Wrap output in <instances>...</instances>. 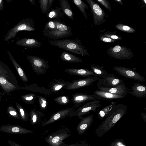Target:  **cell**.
I'll list each match as a JSON object with an SVG mask.
<instances>
[{
    "label": "cell",
    "instance_id": "cell-9",
    "mask_svg": "<svg viewBox=\"0 0 146 146\" xmlns=\"http://www.w3.org/2000/svg\"><path fill=\"white\" fill-rule=\"evenodd\" d=\"M112 67L114 70L121 76L141 82L145 81L144 77L133 69L121 66H113Z\"/></svg>",
    "mask_w": 146,
    "mask_h": 146
},
{
    "label": "cell",
    "instance_id": "cell-33",
    "mask_svg": "<svg viewBox=\"0 0 146 146\" xmlns=\"http://www.w3.org/2000/svg\"><path fill=\"white\" fill-rule=\"evenodd\" d=\"M15 105L19 112L20 119L23 121H28L29 115L26 111L19 103H16Z\"/></svg>",
    "mask_w": 146,
    "mask_h": 146
},
{
    "label": "cell",
    "instance_id": "cell-45",
    "mask_svg": "<svg viewBox=\"0 0 146 146\" xmlns=\"http://www.w3.org/2000/svg\"><path fill=\"white\" fill-rule=\"evenodd\" d=\"M7 142L11 146H23L20 145L15 142L8 139H7Z\"/></svg>",
    "mask_w": 146,
    "mask_h": 146
},
{
    "label": "cell",
    "instance_id": "cell-13",
    "mask_svg": "<svg viewBox=\"0 0 146 146\" xmlns=\"http://www.w3.org/2000/svg\"><path fill=\"white\" fill-rule=\"evenodd\" d=\"M42 34L44 36L55 40L68 38L71 36L73 33L71 30L64 31L58 29L54 31L43 29Z\"/></svg>",
    "mask_w": 146,
    "mask_h": 146
},
{
    "label": "cell",
    "instance_id": "cell-35",
    "mask_svg": "<svg viewBox=\"0 0 146 146\" xmlns=\"http://www.w3.org/2000/svg\"><path fill=\"white\" fill-rule=\"evenodd\" d=\"M7 114L10 117L16 119H20L19 113L12 106H9L7 108Z\"/></svg>",
    "mask_w": 146,
    "mask_h": 146
},
{
    "label": "cell",
    "instance_id": "cell-3",
    "mask_svg": "<svg viewBox=\"0 0 146 146\" xmlns=\"http://www.w3.org/2000/svg\"><path fill=\"white\" fill-rule=\"evenodd\" d=\"M36 31L33 20L30 18L24 19L19 21L15 25L10 29L4 36V40L7 42L16 36L18 32L20 31Z\"/></svg>",
    "mask_w": 146,
    "mask_h": 146
},
{
    "label": "cell",
    "instance_id": "cell-4",
    "mask_svg": "<svg viewBox=\"0 0 146 146\" xmlns=\"http://www.w3.org/2000/svg\"><path fill=\"white\" fill-rule=\"evenodd\" d=\"M71 135L70 130L66 128L51 133L45 139L44 141L51 146H60L63 144V141Z\"/></svg>",
    "mask_w": 146,
    "mask_h": 146
},
{
    "label": "cell",
    "instance_id": "cell-53",
    "mask_svg": "<svg viewBox=\"0 0 146 146\" xmlns=\"http://www.w3.org/2000/svg\"><path fill=\"white\" fill-rule=\"evenodd\" d=\"M1 93L0 92V95H1Z\"/></svg>",
    "mask_w": 146,
    "mask_h": 146
},
{
    "label": "cell",
    "instance_id": "cell-16",
    "mask_svg": "<svg viewBox=\"0 0 146 146\" xmlns=\"http://www.w3.org/2000/svg\"><path fill=\"white\" fill-rule=\"evenodd\" d=\"M0 75L5 77L9 82L17 86H19L16 77L8 66L0 60Z\"/></svg>",
    "mask_w": 146,
    "mask_h": 146
},
{
    "label": "cell",
    "instance_id": "cell-30",
    "mask_svg": "<svg viewBox=\"0 0 146 146\" xmlns=\"http://www.w3.org/2000/svg\"><path fill=\"white\" fill-rule=\"evenodd\" d=\"M54 0H40L39 6L41 11L44 14H46L50 9Z\"/></svg>",
    "mask_w": 146,
    "mask_h": 146
},
{
    "label": "cell",
    "instance_id": "cell-34",
    "mask_svg": "<svg viewBox=\"0 0 146 146\" xmlns=\"http://www.w3.org/2000/svg\"><path fill=\"white\" fill-rule=\"evenodd\" d=\"M115 27L116 28L121 31L128 33H133L135 30L133 27L121 23L116 25Z\"/></svg>",
    "mask_w": 146,
    "mask_h": 146
},
{
    "label": "cell",
    "instance_id": "cell-12",
    "mask_svg": "<svg viewBox=\"0 0 146 146\" xmlns=\"http://www.w3.org/2000/svg\"><path fill=\"white\" fill-rule=\"evenodd\" d=\"M0 131L15 134H26L33 133L34 131L27 129L21 126L15 124H7L0 127Z\"/></svg>",
    "mask_w": 146,
    "mask_h": 146
},
{
    "label": "cell",
    "instance_id": "cell-40",
    "mask_svg": "<svg viewBox=\"0 0 146 146\" xmlns=\"http://www.w3.org/2000/svg\"><path fill=\"white\" fill-rule=\"evenodd\" d=\"M97 1L100 4L104 6L109 11L111 10V7L110 4L107 0H97Z\"/></svg>",
    "mask_w": 146,
    "mask_h": 146
},
{
    "label": "cell",
    "instance_id": "cell-6",
    "mask_svg": "<svg viewBox=\"0 0 146 146\" xmlns=\"http://www.w3.org/2000/svg\"><path fill=\"white\" fill-rule=\"evenodd\" d=\"M107 51L108 55L119 60L130 59L133 56V53L130 49L125 46L119 45L111 47Z\"/></svg>",
    "mask_w": 146,
    "mask_h": 146
},
{
    "label": "cell",
    "instance_id": "cell-27",
    "mask_svg": "<svg viewBox=\"0 0 146 146\" xmlns=\"http://www.w3.org/2000/svg\"><path fill=\"white\" fill-rule=\"evenodd\" d=\"M60 58L63 61L71 63H78L83 62L82 60L78 57L66 51L62 53Z\"/></svg>",
    "mask_w": 146,
    "mask_h": 146
},
{
    "label": "cell",
    "instance_id": "cell-37",
    "mask_svg": "<svg viewBox=\"0 0 146 146\" xmlns=\"http://www.w3.org/2000/svg\"><path fill=\"white\" fill-rule=\"evenodd\" d=\"M35 96L34 94H28L22 95L21 98L23 102L28 104H33Z\"/></svg>",
    "mask_w": 146,
    "mask_h": 146
},
{
    "label": "cell",
    "instance_id": "cell-25",
    "mask_svg": "<svg viewBox=\"0 0 146 146\" xmlns=\"http://www.w3.org/2000/svg\"><path fill=\"white\" fill-rule=\"evenodd\" d=\"M7 52L9 55V58L22 81L24 82H28L29 80L27 76L23 70L15 60L12 54L8 51H7Z\"/></svg>",
    "mask_w": 146,
    "mask_h": 146
},
{
    "label": "cell",
    "instance_id": "cell-32",
    "mask_svg": "<svg viewBox=\"0 0 146 146\" xmlns=\"http://www.w3.org/2000/svg\"><path fill=\"white\" fill-rule=\"evenodd\" d=\"M72 1L83 14L85 19H87L85 10L86 9H89V7L81 0H72Z\"/></svg>",
    "mask_w": 146,
    "mask_h": 146
},
{
    "label": "cell",
    "instance_id": "cell-19",
    "mask_svg": "<svg viewBox=\"0 0 146 146\" xmlns=\"http://www.w3.org/2000/svg\"><path fill=\"white\" fill-rule=\"evenodd\" d=\"M64 72L71 75L78 76L82 77L98 76L91 70L86 69L68 68Z\"/></svg>",
    "mask_w": 146,
    "mask_h": 146
},
{
    "label": "cell",
    "instance_id": "cell-5",
    "mask_svg": "<svg viewBox=\"0 0 146 146\" xmlns=\"http://www.w3.org/2000/svg\"><path fill=\"white\" fill-rule=\"evenodd\" d=\"M100 103V100L98 99L87 102L75 111L71 112L69 115L70 117L76 116L80 119L83 117V115L91 111L96 112L97 108L102 106Z\"/></svg>",
    "mask_w": 146,
    "mask_h": 146
},
{
    "label": "cell",
    "instance_id": "cell-44",
    "mask_svg": "<svg viewBox=\"0 0 146 146\" xmlns=\"http://www.w3.org/2000/svg\"><path fill=\"white\" fill-rule=\"evenodd\" d=\"M40 99H39L41 106L42 108H44L46 106V101L43 99L42 97H39Z\"/></svg>",
    "mask_w": 146,
    "mask_h": 146
},
{
    "label": "cell",
    "instance_id": "cell-2",
    "mask_svg": "<svg viewBox=\"0 0 146 146\" xmlns=\"http://www.w3.org/2000/svg\"><path fill=\"white\" fill-rule=\"evenodd\" d=\"M49 42L52 45L76 54L89 55L87 50L83 46L81 41L78 39L50 40Z\"/></svg>",
    "mask_w": 146,
    "mask_h": 146
},
{
    "label": "cell",
    "instance_id": "cell-29",
    "mask_svg": "<svg viewBox=\"0 0 146 146\" xmlns=\"http://www.w3.org/2000/svg\"><path fill=\"white\" fill-rule=\"evenodd\" d=\"M90 67L91 70L98 77L104 78L108 74L102 66L93 64L90 65Z\"/></svg>",
    "mask_w": 146,
    "mask_h": 146
},
{
    "label": "cell",
    "instance_id": "cell-15",
    "mask_svg": "<svg viewBox=\"0 0 146 146\" xmlns=\"http://www.w3.org/2000/svg\"><path fill=\"white\" fill-rule=\"evenodd\" d=\"M74 109L72 107L68 108L59 111L53 115L48 120L42 123L41 126H45L65 118L73 111Z\"/></svg>",
    "mask_w": 146,
    "mask_h": 146
},
{
    "label": "cell",
    "instance_id": "cell-49",
    "mask_svg": "<svg viewBox=\"0 0 146 146\" xmlns=\"http://www.w3.org/2000/svg\"><path fill=\"white\" fill-rule=\"evenodd\" d=\"M29 1L32 5H34L35 4V2L34 0H29Z\"/></svg>",
    "mask_w": 146,
    "mask_h": 146
},
{
    "label": "cell",
    "instance_id": "cell-7",
    "mask_svg": "<svg viewBox=\"0 0 146 146\" xmlns=\"http://www.w3.org/2000/svg\"><path fill=\"white\" fill-rule=\"evenodd\" d=\"M27 59L31 63L33 69L38 75L45 74L49 67L48 61L36 56L28 55Z\"/></svg>",
    "mask_w": 146,
    "mask_h": 146
},
{
    "label": "cell",
    "instance_id": "cell-24",
    "mask_svg": "<svg viewBox=\"0 0 146 146\" xmlns=\"http://www.w3.org/2000/svg\"><path fill=\"white\" fill-rule=\"evenodd\" d=\"M60 6L57 8L62 11L63 13L73 21L74 14L71 8L70 4L67 0H59Z\"/></svg>",
    "mask_w": 146,
    "mask_h": 146
},
{
    "label": "cell",
    "instance_id": "cell-39",
    "mask_svg": "<svg viewBox=\"0 0 146 146\" xmlns=\"http://www.w3.org/2000/svg\"><path fill=\"white\" fill-rule=\"evenodd\" d=\"M110 146H127L121 139H117L110 144Z\"/></svg>",
    "mask_w": 146,
    "mask_h": 146
},
{
    "label": "cell",
    "instance_id": "cell-11",
    "mask_svg": "<svg viewBox=\"0 0 146 146\" xmlns=\"http://www.w3.org/2000/svg\"><path fill=\"white\" fill-rule=\"evenodd\" d=\"M97 83L98 87L107 88L115 87L121 83L124 82L113 73L108 74L104 78L99 79Z\"/></svg>",
    "mask_w": 146,
    "mask_h": 146
},
{
    "label": "cell",
    "instance_id": "cell-10",
    "mask_svg": "<svg viewBox=\"0 0 146 146\" xmlns=\"http://www.w3.org/2000/svg\"><path fill=\"white\" fill-rule=\"evenodd\" d=\"M98 80V77L91 76L74 80L72 82L68 83L64 87V89L67 90L77 89L92 85Z\"/></svg>",
    "mask_w": 146,
    "mask_h": 146
},
{
    "label": "cell",
    "instance_id": "cell-47",
    "mask_svg": "<svg viewBox=\"0 0 146 146\" xmlns=\"http://www.w3.org/2000/svg\"><path fill=\"white\" fill-rule=\"evenodd\" d=\"M141 115L143 118V119L146 122V114L145 113L142 112L141 113Z\"/></svg>",
    "mask_w": 146,
    "mask_h": 146
},
{
    "label": "cell",
    "instance_id": "cell-48",
    "mask_svg": "<svg viewBox=\"0 0 146 146\" xmlns=\"http://www.w3.org/2000/svg\"><path fill=\"white\" fill-rule=\"evenodd\" d=\"M114 1H115L117 3L119 4L122 5H123V4L121 0H114Z\"/></svg>",
    "mask_w": 146,
    "mask_h": 146
},
{
    "label": "cell",
    "instance_id": "cell-50",
    "mask_svg": "<svg viewBox=\"0 0 146 146\" xmlns=\"http://www.w3.org/2000/svg\"><path fill=\"white\" fill-rule=\"evenodd\" d=\"M60 146H84L82 145H61Z\"/></svg>",
    "mask_w": 146,
    "mask_h": 146
},
{
    "label": "cell",
    "instance_id": "cell-21",
    "mask_svg": "<svg viewBox=\"0 0 146 146\" xmlns=\"http://www.w3.org/2000/svg\"><path fill=\"white\" fill-rule=\"evenodd\" d=\"M93 115H90L80 119L81 121L76 128V130L79 134L82 135L85 132L93 123Z\"/></svg>",
    "mask_w": 146,
    "mask_h": 146
},
{
    "label": "cell",
    "instance_id": "cell-22",
    "mask_svg": "<svg viewBox=\"0 0 146 146\" xmlns=\"http://www.w3.org/2000/svg\"><path fill=\"white\" fill-rule=\"evenodd\" d=\"M16 45L29 48H36L40 47L42 43L35 38H25L17 40L15 42Z\"/></svg>",
    "mask_w": 146,
    "mask_h": 146
},
{
    "label": "cell",
    "instance_id": "cell-51",
    "mask_svg": "<svg viewBox=\"0 0 146 146\" xmlns=\"http://www.w3.org/2000/svg\"><path fill=\"white\" fill-rule=\"evenodd\" d=\"M11 0H6V2H7L8 1V3H9L10 1H11Z\"/></svg>",
    "mask_w": 146,
    "mask_h": 146
},
{
    "label": "cell",
    "instance_id": "cell-31",
    "mask_svg": "<svg viewBox=\"0 0 146 146\" xmlns=\"http://www.w3.org/2000/svg\"><path fill=\"white\" fill-rule=\"evenodd\" d=\"M47 14L46 17L49 19H55L58 20L62 17L63 15L62 12L57 7L55 9H51Z\"/></svg>",
    "mask_w": 146,
    "mask_h": 146
},
{
    "label": "cell",
    "instance_id": "cell-28",
    "mask_svg": "<svg viewBox=\"0 0 146 146\" xmlns=\"http://www.w3.org/2000/svg\"><path fill=\"white\" fill-rule=\"evenodd\" d=\"M43 114L40 112L37 111L35 110H32L30 113V121L31 124L34 125L38 123L41 121Z\"/></svg>",
    "mask_w": 146,
    "mask_h": 146
},
{
    "label": "cell",
    "instance_id": "cell-42",
    "mask_svg": "<svg viewBox=\"0 0 146 146\" xmlns=\"http://www.w3.org/2000/svg\"><path fill=\"white\" fill-rule=\"evenodd\" d=\"M103 35L106 36L115 40H121L122 39V38L121 37L115 35L105 34H104Z\"/></svg>",
    "mask_w": 146,
    "mask_h": 146
},
{
    "label": "cell",
    "instance_id": "cell-20",
    "mask_svg": "<svg viewBox=\"0 0 146 146\" xmlns=\"http://www.w3.org/2000/svg\"><path fill=\"white\" fill-rule=\"evenodd\" d=\"M128 93L137 98H141L146 96V86L138 83H134Z\"/></svg>",
    "mask_w": 146,
    "mask_h": 146
},
{
    "label": "cell",
    "instance_id": "cell-8",
    "mask_svg": "<svg viewBox=\"0 0 146 146\" xmlns=\"http://www.w3.org/2000/svg\"><path fill=\"white\" fill-rule=\"evenodd\" d=\"M91 9L93 18L94 25H100L106 20L105 13L99 5L92 0H86Z\"/></svg>",
    "mask_w": 146,
    "mask_h": 146
},
{
    "label": "cell",
    "instance_id": "cell-46",
    "mask_svg": "<svg viewBox=\"0 0 146 146\" xmlns=\"http://www.w3.org/2000/svg\"><path fill=\"white\" fill-rule=\"evenodd\" d=\"M0 9L2 11L4 9L3 1V0H0Z\"/></svg>",
    "mask_w": 146,
    "mask_h": 146
},
{
    "label": "cell",
    "instance_id": "cell-41",
    "mask_svg": "<svg viewBox=\"0 0 146 146\" xmlns=\"http://www.w3.org/2000/svg\"><path fill=\"white\" fill-rule=\"evenodd\" d=\"M100 40L102 41L106 42H113L116 41V40L107 37L104 35L100 36Z\"/></svg>",
    "mask_w": 146,
    "mask_h": 146
},
{
    "label": "cell",
    "instance_id": "cell-43",
    "mask_svg": "<svg viewBox=\"0 0 146 146\" xmlns=\"http://www.w3.org/2000/svg\"><path fill=\"white\" fill-rule=\"evenodd\" d=\"M67 85H66L65 83H60V84H58L54 86V87L53 89V90L54 91H58L61 88H62L65 85L66 86Z\"/></svg>",
    "mask_w": 146,
    "mask_h": 146
},
{
    "label": "cell",
    "instance_id": "cell-38",
    "mask_svg": "<svg viewBox=\"0 0 146 146\" xmlns=\"http://www.w3.org/2000/svg\"><path fill=\"white\" fill-rule=\"evenodd\" d=\"M54 101L57 103L61 105H65L70 102L68 97L65 96H61L55 98Z\"/></svg>",
    "mask_w": 146,
    "mask_h": 146
},
{
    "label": "cell",
    "instance_id": "cell-26",
    "mask_svg": "<svg viewBox=\"0 0 146 146\" xmlns=\"http://www.w3.org/2000/svg\"><path fill=\"white\" fill-rule=\"evenodd\" d=\"M116 102H112L110 104L101 109L98 114L100 120L106 117L115 108L116 106Z\"/></svg>",
    "mask_w": 146,
    "mask_h": 146
},
{
    "label": "cell",
    "instance_id": "cell-18",
    "mask_svg": "<svg viewBox=\"0 0 146 146\" xmlns=\"http://www.w3.org/2000/svg\"><path fill=\"white\" fill-rule=\"evenodd\" d=\"M93 94L94 95L96 98L100 100L110 101L123 98L125 97L122 95L113 94L100 90L94 91Z\"/></svg>",
    "mask_w": 146,
    "mask_h": 146
},
{
    "label": "cell",
    "instance_id": "cell-14",
    "mask_svg": "<svg viewBox=\"0 0 146 146\" xmlns=\"http://www.w3.org/2000/svg\"><path fill=\"white\" fill-rule=\"evenodd\" d=\"M97 99L94 95L85 93H76L73 94L71 100L77 108L90 101Z\"/></svg>",
    "mask_w": 146,
    "mask_h": 146
},
{
    "label": "cell",
    "instance_id": "cell-52",
    "mask_svg": "<svg viewBox=\"0 0 146 146\" xmlns=\"http://www.w3.org/2000/svg\"><path fill=\"white\" fill-rule=\"evenodd\" d=\"M1 100V95H0V101Z\"/></svg>",
    "mask_w": 146,
    "mask_h": 146
},
{
    "label": "cell",
    "instance_id": "cell-23",
    "mask_svg": "<svg viewBox=\"0 0 146 146\" xmlns=\"http://www.w3.org/2000/svg\"><path fill=\"white\" fill-rule=\"evenodd\" d=\"M0 85L3 88L5 93L7 94L14 90L21 89V87L17 86L7 80L4 77L0 75Z\"/></svg>",
    "mask_w": 146,
    "mask_h": 146
},
{
    "label": "cell",
    "instance_id": "cell-36",
    "mask_svg": "<svg viewBox=\"0 0 146 146\" xmlns=\"http://www.w3.org/2000/svg\"><path fill=\"white\" fill-rule=\"evenodd\" d=\"M58 20H54L48 22L45 25L44 29L51 31H54L58 30L57 25Z\"/></svg>",
    "mask_w": 146,
    "mask_h": 146
},
{
    "label": "cell",
    "instance_id": "cell-17",
    "mask_svg": "<svg viewBox=\"0 0 146 146\" xmlns=\"http://www.w3.org/2000/svg\"><path fill=\"white\" fill-rule=\"evenodd\" d=\"M99 90L108 92L111 93L126 96L128 93V89L124 82L121 83L113 88H107L98 87Z\"/></svg>",
    "mask_w": 146,
    "mask_h": 146
},
{
    "label": "cell",
    "instance_id": "cell-1",
    "mask_svg": "<svg viewBox=\"0 0 146 146\" xmlns=\"http://www.w3.org/2000/svg\"><path fill=\"white\" fill-rule=\"evenodd\" d=\"M127 109V106L123 104L116 105L115 109L107 116L96 129V135L98 137H101L108 131L125 115Z\"/></svg>",
    "mask_w": 146,
    "mask_h": 146
}]
</instances>
